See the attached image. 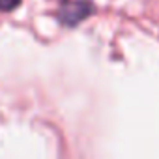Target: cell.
<instances>
[{"label":"cell","instance_id":"1","mask_svg":"<svg viewBox=\"0 0 159 159\" xmlns=\"http://www.w3.org/2000/svg\"><path fill=\"white\" fill-rule=\"evenodd\" d=\"M92 13V4L88 0H64L60 6L58 19L66 26H77Z\"/></svg>","mask_w":159,"mask_h":159},{"label":"cell","instance_id":"2","mask_svg":"<svg viewBox=\"0 0 159 159\" xmlns=\"http://www.w3.org/2000/svg\"><path fill=\"white\" fill-rule=\"evenodd\" d=\"M23 0H0V11H13L21 6Z\"/></svg>","mask_w":159,"mask_h":159}]
</instances>
